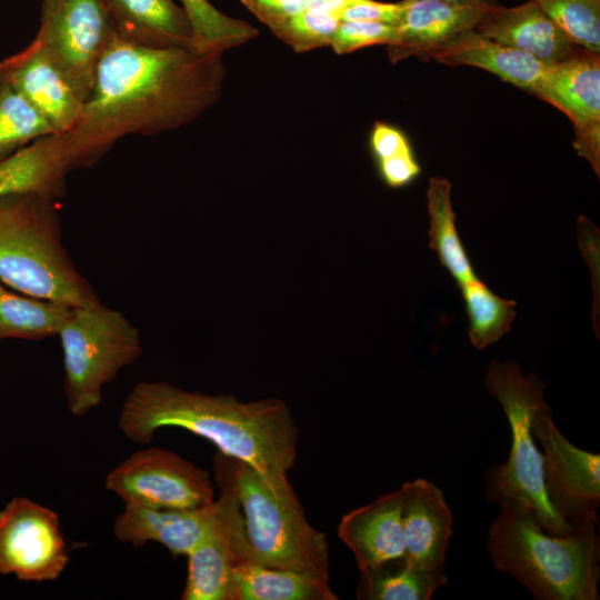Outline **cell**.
<instances>
[{"label":"cell","mask_w":600,"mask_h":600,"mask_svg":"<svg viewBox=\"0 0 600 600\" xmlns=\"http://www.w3.org/2000/svg\"><path fill=\"white\" fill-rule=\"evenodd\" d=\"M222 54L154 49L114 37L79 119L64 133L74 168L93 164L128 134L153 136L198 119L221 97Z\"/></svg>","instance_id":"cell-1"},{"label":"cell","mask_w":600,"mask_h":600,"mask_svg":"<svg viewBox=\"0 0 600 600\" xmlns=\"http://www.w3.org/2000/svg\"><path fill=\"white\" fill-rule=\"evenodd\" d=\"M123 436L151 442L161 428L188 430L219 452L251 466L273 488L290 484L287 472L297 459L299 430L284 401L242 402L230 394L188 391L166 381H142L127 396L119 416Z\"/></svg>","instance_id":"cell-2"},{"label":"cell","mask_w":600,"mask_h":600,"mask_svg":"<svg viewBox=\"0 0 600 600\" xmlns=\"http://www.w3.org/2000/svg\"><path fill=\"white\" fill-rule=\"evenodd\" d=\"M598 527L548 532L526 506L504 501L489 527L487 549L498 571L538 600L599 599Z\"/></svg>","instance_id":"cell-3"},{"label":"cell","mask_w":600,"mask_h":600,"mask_svg":"<svg viewBox=\"0 0 600 600\" xmlns=\"http://www.w3.org/2000/svg\"><path fill=\"white\" fill-rule=\"evenodd\" d=\"M0 282L74 308L102 303L62 244L53 200L38 193L0 198Z\"/></svg>","instance_id":"cell-4"},{"label":"cell","mask_w":600,"mask_h":600,"mask_svg":"<svg viewBox=\"0 0 600 600\" xmlns=\"http://www.w3.org/2000/svg\"><path fill=\"white\" fill-rule=\"evenodd\" d=\"M213 463L233 486L252 561L330 579L328 539L307 520L291 483L274 489L251 466L221 452Z\"/></svg>","instance_id":"cell-5"},{"label":"cell","mask_w":600,"mask_h":600,"mask_svg":"<svg viewBox=\"0 0 600 600\" xmlns=\"http://www.w3.org/2000/svg\"><path fill=\"white\" fill-rule=\"evenodd\" d=\"M484 386L501 404L511 431L508 460L484 473L487 499L499 504L514 501L526 506L550 533L573 531L577 528L566 522L549 502L543 457L531 431L534 412L546 403L547 384L533 372L524 376L517 362L492 361Z\"/></svg>","instance_id":"cell-6"},{"label":"cell","mask_w":600,"mask_h":600,"mask_svg":"<svg viewBox=\"0 0 600 600\" xmlns=\"http://www.w3.org/2000/svg\"><path fill=\"white\" fill-rule=\"evenodd\" d=\"M58 336L66 402L77 417L97 408L104 386L142 353L139 330L122 312L103 303L73 308Z\"/></svg>","instance_id":"cell-7"},{"label":"cell","mask_w":600,"mask_h":600,"mask_svg":"<svg viewBox=\"0 0 600 600\" xmlns=\"http://www.w3.org/2000/svg\"><path fill=\"white\" fill-rule=\"evenodd\" d=\"M34 39L84 102L99 62L114 39L102 1L44 0Z\"/></svg>","instance_id":"cell-8"},{"label":"cell","mask_w":600,"mask_h":600,"mask_svg":"<svg viewBox=\"0 0 600 600\" xmlns=\"http://www.w3.org/2000/svg\"><path fill=\"white\" fill-rule=\"evenodd\" d=\"M104 486L124 504L192 509L214 501L207 470L159 447L133 452L110 470Z\"/></svg>","instance_id":"cell-9"},{"label":"cell","mask_w":600,"mask_h":600,"mask_svg":"<svg viewBox=\"0 0 600 600\" xmlns=\"http://www.w3.org/2000/svg\"><path fill=\"white\" fill-rule=\"evenodd\" d=\"M531 431L542 448L544 486L552 508L573 528L598 527L600 456L572 444L556 427L547 402L534 412Z\"/></svg>","instance_id":"cell-10"},{"label":"cell","mask_w":600,"mask_h":600,"mask_svg":"<svg viewBox=\"0 0 600 600\" xmlns=\"http://www.w3.org/2000/svg\"><path fill=\"white\" fill-rule=\"evenodd\" d=\"M69 563L59 516L29 498L16 497L0 510V574L21 581H52Z\"/></svg>","instance_id":"cell-11"},{"label":"cell","mask_w":600,"mask_h":600,"mask_svg":"<svg viewBox=\"0 0 600 600\" xmlns=\"http://www.w3.org/2000/svg\"><path fill=\"white\" fill-rule=\"evenodd\" d=\"M214 479L220 488L219 508L207 536L187 556L188 577L182 600H230L232 572L251 560L242 512L233 486L218 464Z\"/></svg>","instance_id":"cell-12"},{"label":"cell","mask_w":600,"mask_h":600,"mask_svg":"<svg viewBox=\"0 0 600 600\" xmlns=\"http://www.w3.org/2000/svg\"><path fill=\"white\" fill-rule=\"evenodd\" d=\"M573 123V147L600 173V56L577 47L566 59L548 64L534 93Z\"/></svg>","instance_id":"cell-13"},{"label":"cell","mask_w":600,"mask_h":600,"mask_svg":"<svg viewBox=\"0 0 600 600\" xmlns=\"http://www.w3.org/2000/svg\"><path fill=\"white\" fill-rule=\"evenodd\" d=\"M0 72L49 121L57 133L69 132L83 102L40 43L0 61Z\"/></svg>","instance_id":"cell-14"},{"label":"cell","mask_w":600,"mask_h":600,"mask_svg":"<svg viewBox=\"0 0 600 600\" xmlns=\"http://www.w3.org/2000/svg\"><path fill=\"white\" fill-rule=\"evenodd\" d=\"M218 501L192 509L126 504L113 523V534L134 548L148 542L164 546L172 556H188L207 536L218 512Z\"/></svg>","instance_id":"cell-15"},{"label":"cell","mask_w":600,"mask_h":600,"mask_svg":"<svg viewBox=\"0 0 600 600\" xmlns=\"http://www.w3.org/2000/svg\"><path fill=\"white\" fill-rule=\"evenodd\" d=\"M406 559L427 571L444 573L453 519L442 491L426 479L401 486Z\"/></svg>","instance_id":"cell-16"},{"label":"cell","mask_w":600,"mask_h":600,"mask_svg":"<svg viewBox=\"0 0 600 600\" xmlns=\"http://www.w3.org/2000/svg\"><path fill=\"white\" fill-rule=\"evenodd\" d=\"M401 487L342 516L338 537L351 550L360 572L406 558Z\"/></svg>","instance_id":"cell-17"},{"label":"cell","mask_w":600,"mask_h":600,"mask_svg":"<svg viewBox=\"0 0 600 600\" xmlns=\"http://www.w3.org/2000/svg\"><path fill=\"white\" fill-rule=\"evenodd\" d=\"M487 6H459L441 0H406L399 22V38L388 47L392 63L416 57L432 59L443 46L472 30L478 24Z\"/></svg>","instance_id":"cell-18"},{"label":"cell","mask_w":600,"mask_h":600,"mask_svg":"<svg viewBox=\"0 0 600 600\" xmlns=\"http://www.w3.org/2000/svg\"><path fill=\"white\" fill-rule=\"evenodd\" d=\"M474 30L500 44L527 52L546 64L566 59L577 48L534 0L511 8L491 3Z\"/></svg>","instance_id":"cell-19"},{"label":"cell","mask_w":600,"mask_h":600,"mask_svg":"<svg viewBox=\"0 0 600 600\" xmlns=\"http://www.w3.org/2000/svg\"><path fill=\"white\" fill-rule=\"evenodd\" d=\"M101 1L116 38L154 49L194 48L186 11L173 0Z\"/></svg>","instance_id":"cell-20"},{"label":"cell","mask_w":600,"mask_h":600,"mask_svg":"<svg viewBox=\"0 0 600 600\" xmlns=\"http://www.w3.org/2000/svg\"><path fill=\"white\" fill-rule=\"evenodd\" d=\"M74 164L64 133H52L0 161V198L38 193L56 200L64 194Z\"/></svg>","instance_id":"cell-21"},{"label":"cell","mask_w":600,"mask_h":600,"mask_svg":"<svg viewBox=\"0 0 600 600\" xmlns=\"http://www.w3.org/2000/svg\"><path fill=\"white\" fill-rule=\"evenodd\" d=\"M432 59L450 67L470 66L487 70L531 94L548 67L533 56L500 44L474 29L451 40Z\"/></svg>","instance_id":"cell-22"},{"label":"cell","mask_w":600,"mask_h":600,"mask_svg":"<svg viewBox=\"0 0 600 600\" xmlns=\"http://www.w3.org/2000/svg\"><path fill=\"white\" fill-rule=\"evenodd\" d=\"M327 578L263 567L252 560L232 572L230 600H337Z\"/></svg>","instance_id":"cell-23"},{"label":"cell","mask_w":600,"mask_h":600,"mask_svg":"<svg viewBox=\"0 0 600 600\" xmlns=\"http://www.w3.org/2000/svg\"><path fill=\"white\" fill-rule=\"evenodd\" d=\"M427 199L430 249L436 251L441 266L458 287L479 279L457 231L450 181L430 178Z\"/></svg>","instance_id":"cell-24"},{"label":"cell","mask_w":600,"mask_h":600,"mask_svg":"<svg viewBox=\"0 0 600 600\" xmlns=\"http://www.w3.org/2000/svg\"><path fill=\"white\" fill-rule=\"evenodd\" d=\"M447 581L446 572L423 570L403 558L360 572L356 594L361 600H429Z\"/></svg>","instance_id":"cell-25"},{"label":"cell","mask_w":600,"mask_h":600,"mask_svg":"<svg viewBox=\"0 0 600 600\" xmlns=\"http://www.w3.org/2000/svg\"><path fill=\"white\" fill-rule=\"evenodd\" d=\"M73 308L50 300L24 298L0 283V340H41L58 334Z\"/></svg>","instance_id":"cell-26"},{"label":"cell","mask_w":600,"mask_h":600,"mask_svg":"<svg viewBox=\"0 0 600 600\" xmlns=\"http://www.w3.org/2000/svg\"><path fill=\"white\" fill-rule=\"evenodd\" d=\"M469 320L472 346L482 350L509 332L516 318L517 302L496 294L480 279L459 287Z\"/></svg>","instance_id":"cell-27"},{"label":"cell","mask_w":600,"mask_h":600,"mask_svg":"<svg viewBox=\"0 0 600 600\" xmlns=\"http://www.w3.org/2000/svg\"><path fill=\"white\" fill-rule=\"evenodd\" d=\"M52 133L49 121L0 72V161Z\"/></svg>","instance_id":"cell-28"},{"label":"cell","mask_w":600,"mask_h":600,"mask_svg":"<svg viewBox=\"0 0 600 600\" xmlns=\"http://www.w3.org/2000/svg\"><path fill=\"white\" fill-rule=\"evenodd\" d=\"M189 19L196 49L223 53L254 39L258 30L219 11L209 0H180Z\"/></svg>","instance_id":"cell-29"},{"label":"cell","mask_w":600,"mask_h":600,"mask_svg":"<svg viewBox=\"0 0 600 600\" xmlns=\"http://www.w3.org/2000/svg\"><path fill=\"white\" fill-rule=\"evenodd\" d=\"M568 40L600 56V0H534Z\"/></svg>","instance_id":"cell-30"},{"label":"cell","mask_w":600,"mask_h":600,"mask_svg":"<svg viewBox=\"0 0 600 600\" xmlns=\"http://www.w3.org/2000/svg\"><path fill=\"white\" fill-rule=\"evenodd\" d=\"M341 22L339 17L303 9L270 28V31L301 53L330 46Z\"/></svg>","instance_id":"cell-31"},{"label":"cell","mask_w":600,"mask_h":600,"mask_svg":"<svg viewBox=\"0 0 600 600\" xmlns=\"http://www.w3.org/2000/svg\"><path fill=\"white\" fill-rule=\"evenodd\" d=\"M398 27L387 22L341 21L333 34L330 47L337 54H346L359 49L397 43Z\"/></svg>","instance_id":"cell-32"},{"label":"cell","mask_w":600,"mask_h":600,"mask_svg":"<svg viewBox=\"0 0 600 600\" xmlns=\"http://www.w3.org/2000/svg\"><path fill=\"white\" fill-rule=\"evenodd\" d=\"M406 7V0L380 2L361 0L348 7L341 14V21H374L398 26Z\"/></svg>","instance_id":"cell-33"},{"label":"cell","mask_w":600,"mask_h":600,"mask_svg":"<svg viewBox=\"0 0 600 600\" xmlns=\"http://www.w3.org/2000/svg\"><path fill=\"white\" fill-rule=\"evenodd\" d=\"M376 163L381 180L392 189L409 186L421 173V167L412 151Z\"/></svg>","instance_id":"cell-34"},{"label":"cell","mask_w":600,"mask_h":600,"mask_svg":"<svg viewBox=\"0 0 600 600\" xmlns=\"http://www.w3.org/2000/svg\"><path fill=\"white\" fill-rule=\"evenodd\" d=\"M370 149L376 162L412 151L404 133L382 121L374 122L370 133Z\"/></svg>","instance_id":"cell-35"},{"label":"cell","mask_w":600,"mask_h":600,"mask_svg":"<svg viewBox=\"0 0 600 600\" xmlns=\"http://www.w3.org/2000/svg\"><path fill=\"white\" fill-rule=\"evenodd\" d=\"M269 29L302 11L306 0H240Z\"/></svg>","instance_id":"cell-36"},{"label":"cell","mask_w":600,"mask_h":600,"mask_svg":"<svg viewBox=\"0 0 600 600\" xmlns=\"http://www.w3.org/2000/svg\"><path fill=\"white\" fill-rule=\"evenodd\" d=\"M361 0H306V9L332 14L341 19L342 12Z\"/></svg>","instance_id":"cell-37"},{"label":"cell","mask_w":600,"mask_h":600,"mask_svg":"<svg viewBox=\"0 0 600 600\" xmlns=\"http://www.w3.org/2000/svg\"><path fill=\"white\" fill-rule=\"evenodd\" d=\"M452 4L459 6H487L490 3L489 0H441Z\"/></svg>","instance_id":"cell-38"}]
</instances>
